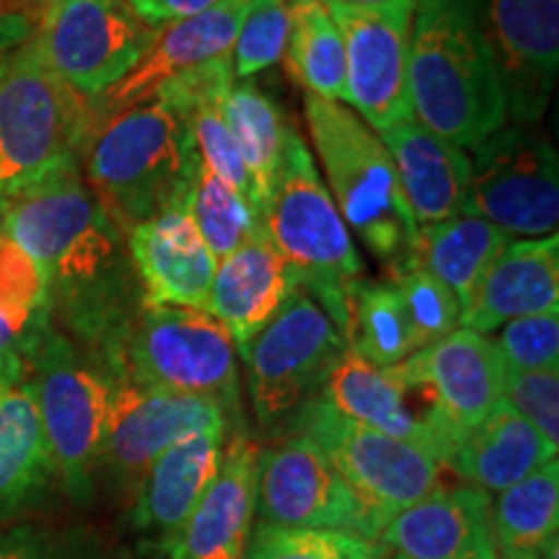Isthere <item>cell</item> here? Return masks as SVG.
I'll use <instances>...</instances> for the list:
<instances>
[{
    "label": "cell",
    "mask_w": 559,
    "mask_h": 559,
    "mask_svg": "<svg viewBox=\"0 0 559 559\" xmlns=\"http://www.w3.org/2000/svg\"><path fill=\"white\" fill-rule=\"evenodd\" d=\"M0 234L37 262L47 293L88 306L115 290L122 230L91 194L75 156L0 198Z\"/></svg>",
    "instance_id": "1"
},
{
    "label": "cell",
    "mask_w": 559,
    "mask_h": 559,
    "mask_svg": "<svg viewBox=\"0 0 559 559\" xmlns=\"http://www.w3.org/2000/svg\"><path fill=\"white\" fill-rule=\"evenodd\" d=\"M407 91L412 117L459 148L508 124L506 96L464 0H417Z\"/></svg>",
    "instance_id": "2"
},
{
    "label": "cell",
    "mask_w": 559,
    "mask_h": 559,
    "mask_svg": "<svg viewBox=\"0 0 559 559\" xmlns=\"http://www.w3.org/2000/svg\"><path fill=\"white\" fill-rule=\"evenodd\" d=\"M306 124L321 160L334 205L345 226L389 275L415 264L417 223L412 218L400 171L379 132L340 102L306 96Z\"/></svg>",
    "instance_id": "3"
},
{
    "label": "cell",
    "mask_w": 559,
    "mask_h": 559,
    "mask_svg": "<svg viewBox=\"0 0 559 559\" xmlns=\"http://www.w3.org/2000/svg\"><path fill=\"white\" fill-rule=\"evenodd\" d=\"M88 190L124 236L181 205L194 169L187 124L164 102L117 111L86 132Z\"/></svg>",
    "instance_id": "4"
},
{
    "label": "cell",
    "mask_w": 559,
    "mask_h": 559,
    "mask_svg": "<svg viewBox=\"0 0 559 559\" xmlns=\"http://www.w3.org/2000/svg\"><path fill=\"white\" fill-rule=\"evenodd\" d=\"M262 228L296 272L300 288L311 293L342 334L347 293L360 280L362 260L311 151L293 128L285 135L275 181L264 202Z\"/></svg>",
    "instance_id": "5"
},
{
    "label": "cell",
    "mask_w": 559,
    "mask_h": 559,
    "mask_svg": "<svg viewBox=\"0 0 559 559\" xmlns=\"http://www.w3.org/2000/svg\"><path fill=\"white\" fill-rule=\"evenodd\" d=\"M91 128V102L41 62L32 41L0 58V198L75 156Z\"/></svg>",
    "instance_id": "6"
},
{
    "label": "cell",
    "mask_w": 559,
    "mask_h": 559,
    "mask_svg": "<svg viewBox=\"0 0 559 559\" xmlns=\"http://www.w3.org/2000/svg\"><path fill=\"white\" fill-rule=\"evenodd\" d=\"M124 379L140 386L215 400L236 415L239 368L236 342L202 309L143 306L122 345Z\"/></svg>",
    "instance_id": "7"
},
{
    "label": "cell",
    "mask_w": 559,
    "mask_h": 559,
    "mask_svg": "<svg viewBox=\"0 0 559 559\" xmlns=\"http://www.w3.org/2000/svg\"><path fill=\"white\" fill-rule=\"evenodd\" d=\"M34 345L29 373L52 469L70 498L86 500L102 464L115 381L58 334L34 340Z\"/></svg>",
    "instance_id": "8"
},
{
    "label": "cell",
    "mask_w": 559,
    "mask_h": 559,
    "mask_svg": "<svg viewBox=\"0 0 559 559\" xmlns=\"http://www.w3.org/2000/svg\"><path fill=\"white\" fill-rule=\"evenodd\" d=\"M298 436L317 443L362 500L391 521L440 487L443 461L425 445L391 438L337 412L324 394L296 409Z\"/></svg>",
    "instance_id": "9"
},
{
    "label": "cell",
    "mask_w": 559,
    "mask_h": 559,
    "mask_svg": "<svg viewBox=\"0 0 559 559\" xmlns=\"http://www.w3.org/2000/svg\"><path fill=\"white\" fill-rule=\"evenodd\" d=\"M345 340L313 296L296 283L275 317L239 347L257 417L275 425L319 394Z\"/></svg>",
    "instance_id": "10"
},
{
    "label": "cell",
    "mask_w": 559,
    "mask_h": 559,
    "mask_svg": "<svg viewBox=\"0 0 559 559\" xmlns=\"http://www.w3.org/2000/svg\"><path fill=\"white\" fill-rule=\"evenodd\" d=\"M469 215L508 236L557 234L559 160L555 145L528 124H502L474 145Z\"/></svg>",
    "instance_id": "11"
},
{
    "label": "cell",
    "mask_w": 559,
    "mask_h": 559,
    "mask_svg": "<svg viewBox=\"0 0 559 559\" xmlns=\"http://www.w3.org/2000/svg\"><path fill=\"white\" fill-rule=\"evenodd\" d=\"M257 515L272 526L345 531L376 542L389 523L342 479L319 445L304 436L260 451Z\"/></svg>",
    "instance_id": "12"
},
{
    "label": "cell",
    "mask_w": 559,
    "mask_h": 559,
    "mask_svg": "<svg viewBox=\"0 0 559 559\" xmlns=\"http://www.w3.org/2000/svg\"><path fill=\"white\" fill-rule=\"evenodd\" d=\"M151 37L128 0H66L29 41L70 91L94 102L135 66Z\"/></svg>",
    "instance_id": "13"
},
{
    "label": "cell",
    "mask_w": 559,
    "mask_h": 559,
    "mask_svg": "<svg viewBox=\"0 0 559 559\" xmlns=\"http://www.w3.org/2000/svg\"><path fill=\"white\" fill-rule=\"evenodd\" d=\"M345 45V102L373 132L412 117L407 62L415 0L353 5L324 0Z\"/></svg>",
    "instance_id": "14"
},
{
    "label": "cell",
    "mask_w": 559,
    "mask_h": 559,
    "mask_svg": "<svg viewBox=\"0 0 559 559\" xmlns=\"http://www.w3.org/2000/svg\"><path fill=\"white\" fill-rule=\"evenodd\" d=\"M492 60L508 120L534 124L549 109L559 73V0H464Z\"/></svg>",
    "instance_id": "15"
},
{
    "label": "cell",
    "mask_w": 559,
    "mask_h": 559,
    "mask_svg": "<svg viewBox=\"0 0 559 559\" xmlns=\"http://www.w3.org/2000/svg\"><path fill=\"white\" fill-rule=\"evenodd\" d=\"M324 396L345 417L391 438L425 445L443 464L459 443L428 381L404 362L381 368L345 349L326 376Z\"/></svg>",
    "instance_id": "16"
},
{
    "label": "cell",
    "mask_w": 559,
    "mask_h": 559,
    "mask_svg": "<svg viewBox=\"0 0 559 559\" xmlns=\"http://www.w3.org/2000/svg\"><path fill=\"white\" fill-rule=\"evenodd\" d=\"M230 412L205 396L171 394L122 379L115 383L104 430L102 464L124 492L135 495L151 464L181 438L228 428Z\"/></svg>",
    "instance_id": "17"
},
{
    "label": "cell",
    "mask_w": 559,
    "mask_h": 559,
    "mask_svg": "<svg viewBox=\"0 0 559 559\" xmlns=\"http://www.w3.org/2000/svg\"><path fill=\"white\" fill-rule=\"evenodd\" d=\"M247 5L249 0H228L200 16L158 26L135 66L115 86L91 102V122H99L104 117L132 109L138 104H148L156 99L166 83L185 79L210 62L228 58Z\"/></svg>",
    "instance_id": "18"
},
{
    "label": "cell",
    "mask_w": 559,
    "mask_h": 559,
    "mask_svg": "<svg viewBox=\"0 0 559 559\" xmlns=\"http://www.w3.org/2000/svg\"><path fill=\"white\" fill-rule=\"evenodd\" d=\"M257 466L260 445L234 432L198 506L164 539L169 559H243L257 519Z\"/></svg>",
    "instance_id": "19"
},
{
    "label": "cell",
    "mask_w": 559,
    "mask_h": 559,
    "mask_svg": "<svg viewBox=\"0 0 559 559\" xmlns=\"http://www.w3.org/2000/svg\"><path fill=\"white\" fill-rule=\"evenodd\" d=\"M132 270L143 285V306L205 311L218 262L210 254L185 205H174L128 234Z\"/></svg>",
    "instance_id": "20"
},
{
    "label": "cell",
    "mask_w": 559,
    "mask_h": 559,
    "mask_svg": "<svg viewBox=\"0 0 559 559\" xmlns=\"http://www.w3.org/2000/svg\"><path fill=\"white\" fill-rule=\"evenodd\" d=\"M492 495L472 485L436 487L386 523L381 544L400 559H498Z\"/></svg>",
    "instance_id": "21"
},
{
    "label": "cell",
    "mask_w": 559,
    "mask_h": 559,
    "mask_svg": "<svg viewBox=\"0 0 559 559\" xmlns=\"http://www.w3.org/2000/svg\"><path fill=\"white\" fill-rule=\"evenodd\" d=\"M559 311V236L510 241L461 304L459 324L487 334L508 321Z\"/></svg>",
    "instance_id": "22"
},
{
    "label": "cell",
    "mask_w": 559,
    "mask_h": 559,
    "mask_svg": "<svg viewBox=\"0 0 559 559\" xmlns=\"http://www.w3.org/2000/svg\"><path fill=\"white\" fill-rule=\"evenodd\" d=\"M402 362L428 381L459 440L502 402L508 366L487 334L461 326Z\"/></svg>",
    "instance_id": "23"
},
{
    "label": "cell",
    "mask_w": 559,
    "mask_h": 559,
    "mask_svg": "<svg viewBox=\"0 0 559 559\" xmlns=\"http://www.w3.org/2000/svg\"><path fill=\"white\" fill-rule=\"evenodd\" d=\"M419 226L469 215L472 160L464 148L423 128L415 117L379 132Z\"/></svg>",
    "instance_id": "24"
},
{
    "label": "cell",
    "mask_w": 559,
    "mask_h": 559,
    "mask_svg": "<svg viewBox=\"0 0 559 559\" xmlns=\"http://www.w3.org/2000/svg\"><path fill=\"white\" fill-rule=\"evenodd\" d=\"M296 283V272L270 241L267 230L257 228L239 249L218 262L205 311L218 319L236 347H241L275 317Z\"/></svg>",
    "instance_id": "25"
},
{
    "label": "cell",
    "mask_w": 559,
    "mask_h": 559,
    "mask_svg": "<svg viewBox=\"0 0 559 559\" xmlns=\"http://www.w3.org/2000/svg\"><path fill=\"white\" fill-rule=\"evenodd\" d=\"M55 477L50 449L21 353L0 358V519L19 513Z\"/></svg>",
    "instance_id": "26"
},
{
    "label": "cell",
    "mask_w": 559,
    "mask_h": 559,
    "mask_svg": "<svg viewBox=\"0 0 559 559\" xmlns=\"http://www.w3.org/2000/svg\"><path fill=\"white\" fill-rule=\"evenodd\" d=\"M551 459H557V449L502 400L479 425L461 436L445 466L466 479V485L500 495Z\"/></svg>",
    "instance_id": "27"
},
{
    "label": "cell",
    "mask_w": 559,
    "mask_h": 559,
    "mask_svg": "<svg viewBox=\"0 0 559 559\" xmlns=\"http://www.w3.org/2000/svg\"><path fill=\"white\" fill-rule=\"evenodd\" d=\"M228 428H207L181 438L153 461L135 498V521L164 534L177 531L218 472Z\"/></svg>",
    "instance_id": "28"
},
{
    "label": "cell",
    "mask_w": 559,
    "mask_h": 559,
    "mask_svg": "<svg viewBox=\"0 0 559 559\" xmlns=\"http://www.w3.org/2000/svg\"><path fill=\"white\" fill-rule=\"evenodd\" d=\"M508 243L506 230L479 215H456L417 228L415 264L449 285L461 306Z\"/></svg>",
    "instance_id": "29"
},
{
    "label": "cell",
    "mask_w": 559,
    "mask_h": 559,
    "mask_svg": "<svg viewBox=\"0 0 559 559\" xmlns=\"http://www.w3.org/2000/svg\"><path fill=\"white\" fill-rule=\"evenodd\" d=\"M489 523L498 557L539 559L559 526V461H547L500 492L489 510Z\"/></svg>",
    "instance_id": "30"
},
{
    "label": "cell",
    "mask_w": 559,
    "mask_h": 559,
    "mask_svg": "<svg viewBox=\"0 0 559 559\" xmlns=\"http://www.w3.org/2000/svg\"><path fill=\"white\" fill-rule=\"evenodd\" d=\"M345 347L373 366H396L419 353L404 300L391 280L358 283L347 293V317L342 330Z\"/></svg>",
    "instance_id": "31"
},
{
    "label": "cell",
    "mask_w": 559,
    "mask_h": 559,
    "mask_svg": "<svg viewBox=\"0 0 559 559\" xmlns=\"http://www.w3.org/2000/svg\"><path fill=\"white\" fill-rule=\"evenodd\" d=\"M283 60L290 79L311 96L345 99V45L324 0H290V34Z\"/></svg>",
    "instance_id": "32"
},
{
    "label": "cell",
    "mask_w": 559,
    "mask_h": 559,
    "mask_svg": "<svg viewBox=\"0 0 559 559\" xmlns=\"http://www.w3.org/2000/svg\"><path fill=\"white\" fill-rule=\"evenodd\" d=\"M226 120L257 181L264 210L290 124H285L277 104L251 81H234L226 96Z\"/></svg>",
    "instance_id": "33"
},
{
    "label": "cell",
    "mask_w": 559,
    "mask_h": 559,
    "mask_svg": "<svg viewBox=\"0 0 559 559\" xmlns=\"http://www.w3.org/2000/svg\"><path fill=\"white\" fill-rule=\"evenodd\" d=\"M181 205L198 226L215 262L226 260L230 251L239 249L257 228H262L247 200L230 190L221 177H215L198 156H194L190 187H187Z\"/></svg>",
    "instance_id": "34"
},
{
    "label": "cell",
    "mask_w": 559,
    "mask_h": 559,
    "mask_svg": "<svg viewBox=\"0 0 559 559\" xmlns=\"http://www.w3.org/2000/svg\"><path fill=\"white\" fill-rule=\"evenodd\" d=\"M47 283L37 262L0 234V355L19 353L45 313Z\"/></svg>",
    "instance_id": "35"
},
{
    "label": "cell",
    "mask_w": 559,
    "mask_h": 559,
    "mask_svg": "<svg viewBox=\"0 0 559 559\" xmlns=\"http://www.w3.org/2000/svg\"><path fill=\"white\" fill-rule=\"evenodd\" d=\"M386 551L381 542L345 531L260 523L251 528L243 559H386Z\"/></svg>",
    "instance_id": "36"
},
{
    "label": "cell",
    "mask_w": 559,
    "mask_h": 559,
    "mask_svg": "<svg viewBox=\"0 0 559 559\" xmlns=\"http://www.w3.org/2000/svg\"><path fill=\"white\" fill-rule=\"evenodd\" d=\"M290 34V0H249L230 60L234 79L249 81L283 60Z\"/></svg>",
    "instance_id": "37"
},
{
    "label": "cell",
    "mask_w": 559,
    "mask_h": 559,
    "mask_svg": "<svg viewBox=\"0 0 559 559\" xmlns=\"http://www.w3.org/2000/svg\"><path fill=\"white\" fill-rule=\"evenodd\" d=\"M389 280L396 285L404 300L419 349L430 347L432 342L459 330L461 306L456 293L445 283H440L436 275L412 264L407 270L389 275Z\"/></svg>",
    "instance_id": "38"
},
{
    "label": "cell",
    "mask_w": 559,
    "mask_h": 559,
    "mask_svg": "<svg viewBox=\"0 0 559 559\" xmlns=\"http://www.w3.org/2000/svg\"><path fill=\"white\" fill-rule=\"evenodd\" d=\"M502 400L526 417L551 449L559 445V368L515 370L506 368Z\"/></svg>",
    "instance_id": "39"
},
{
    "label": "cell",
    "mask_w": 559,
    "mask_h": 559,
    "mask_svg": "<svg viewBox=\"0 0 559 559\" xmlns=\"http://www.w3.org/2000/svg\"><path fill=\"white\" fill-rule=\"evenodd\" d=\"M492 342L508 368H559V311L508 321L506 326H500L498 340Z\"/></svg>",
    "instance_id": "40"
},
{
    "label": "cell",
    "mask_w": 559,
    "mask_h": 559,
    "mask_svg": "<svg viewBox=\"0 0 559 559\" xmlns=\"http://www.w3.org/2000/svg\"><path fill=\"white\" fill-rule=\"evenodd\" d=\"M0 559H109L104 551L73 536L41 528L0 531Z\"/></svg>",
    "instance_id": "41"
},
{
    "label": "cell",
    "mask_w": 559,
    "mask_h": 559,
    "mask_svg": "<svg viewBox=\"0 0 559 559\" xmlns=\"http://www.w3.org/2000/svg\"><path fill=\"white\" fill-rule=\"evenodd\" d=\"M47 13L50 0H0V52L37 37Z\"/></svg>",
    "instance_id": "42"
},
{
    "label": "cell",
    "mask_w": 559,
    "mask_h": 559,
    "mask_svg": "<svg viewBox=\"0 0 559 559\" xmlns=\"http://www.w3.org/2000/svg\"><path fill=\"white\" fill-rule=\"evenodd\" d=\"M128 3L132 13L153 29V26H164L169 21L200 16V13L218 9L228 0H128Z\"/></svg>",
    "instance_id": "43"
},
{
    "label": "cell",
    "mask_w": 559,
    "mask_h": 559,
    "mask_svg": "<svg viewBox=\"0 0 559 559\" xmlns=\"http://www.w3.org/2000/svg\"><path fill=\"white\" fill-rule=\"evenodd\" d=\"M539 559H559V536H555V539H551L547 547L542 549Z\"/></svg>",
    "instance_id": "44"
},
{
    "label": "cell",
    "mask_w": 559,
    "mask_h": 559,
    "mask_svg": "<svg viewBox=\"0 0 559 559\" xmlns=\"http://www.w3.org/2000/svg\"><path fill=\"white\" fill-rule=\"evenodd\" d=\"M342 3H353V5H386L391 0H342Z\"/></svg>",
    "instance_id": "45"
},
{
    "label": "cell",
    "mask_w": 559,
    "mask_h": 559,
    "mask_svg": "<svg viewBox=\"0 0 559 559\" xmlns=\"http://www.w3.org/2000/svg\"><path fill=\"white\" fill-rule=\"evenodd\" d=\"M60 3H66V0H50V11L55 9V5H60Z\"/></svg>",
    "instance_id": "46"
},
{
    "label": "cell",
    "mask_w": 559,
    "mask_h": 559,
    "mask_svg": "<svg viewBox=\"0 0 559 559\" xmlns=\"http://www.w3.org/2000/svg\"><path fill=\"white\" fill-rule=\"evenodd\" d=\"M498 559H506V557H498Z\"/></svg>",
    "instance_id": "47"
},
{
    "label": "cell",
    "mask_w": 559,
    "mask_h": 559,
    "mask_svg": "<svg viewBox=\"0 0 559 559\" xmlns=\"http://www.w3.org/2000/svg\"><path fill=\"white\" fill-rule=\"evenodd\" d=\"M0 358H3V355H0Z\"/></svg>",
    "instance_id": "48"
}]
</instances>
